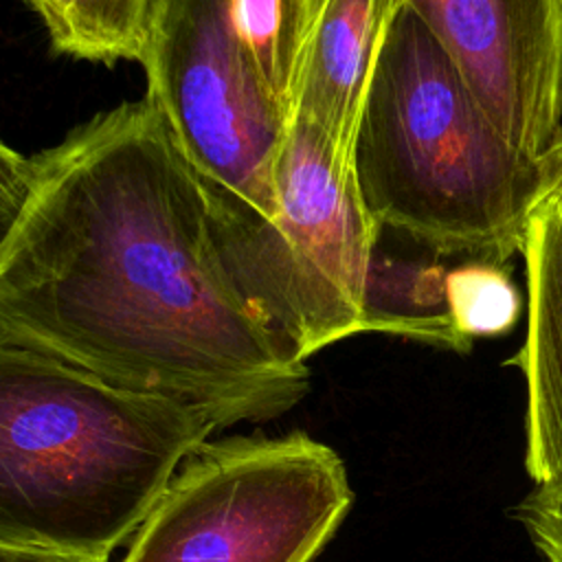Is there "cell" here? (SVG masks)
Here are the masks:
<instances>
[{
	"label": "cell",
	"mask_w": 562,
	"mask_h": 562,
	"mask_svg": "<svg viewBox=\"0 0 562 562\" xmlns=\"http://www.w3.org/2000/svg\"><path fill=\"white\" fill-rule=\"evenodd\" d=\"M0 345L204 411L270 422L310 369L255 316L215 246L206 189L149 99L53 147H0Z\"/></svg>",
	"instance_id": "1"
},
{
	"label": "cell",
	"mask_w": 562,
	"mask_h": 562,
	"mask_svg": "<svg viewBox=\"0 0 562 562\" xmlns=\"http://www.w3.org/2000/svg\"><path fill=\"white\" fill-rule=\"evenodd\" d=\"M215 430L200 408L0 345V544L110 560Z\"/></svg>",
	"instance_id": "2"
},
{
	"label": "cell",
	"mask_w": 562,
	"mask_h": 562,
	"mask_svg": "<svg viewBox=\"0 0 562 562\" xmlns=\"http://www.w3.org/2000/svg\"><path fill=\"white\" fill-rule=\"evenodd\" d=\"M353 173L380 228L443 257L522 252L536 160L490 121L428 26L402 7L364 97Z\"/></svg>",
	"instance_id": "3"
},
{
	"label": "cell",
	"mask_w": 562,
	"mask_h": 562,
	"mask_svg": "<svg viewBox=\"0 0 562 562\" xmlns=\"http://www.w3.org/2000/svg\"><path fill=\"white\" fill-rule=\"evenodd\" d=\"M204 189L228 274L294 358L305 362L362 331L364 281L382 228L353 169L314 125L290 121L277 162L274 217L206 180Z\"/></svg>",
	"instance_id": "4"
},
{
	"label": "cell",
	"mask_w": 562,
	"mask_h": 562,
	"mask_svg": "<svg viewBox=\"0 0 562 562\" xmlns=\"http://www.w3.org/2000/svg\"><path fill=\"white\" fill-rule=\"evenodd\" d=\"M351 505L345 461L305 430L209 439L121 562H314Z\"/></svg>",
	"instance_id": "5"
},
{
	"label": "cell",
	"mask_w": 562,
	"mask_h": 562,
	"mask_svg": "<svg viewBox=\"0 0 562 562\" xmlns=\"http://www.w3.org/2000/svg\"><path fill=\"white\" fill-rule=\"evenodd\" d=\"M138 64L147 77L145 99L193 169L274 217L277 162L290 121L252 66L233 0H151Z\"/></svg>",
	"instance_id": "6"
},
{
	"label": "cell",
	"mask_w": 562,
	"mask_h": 562,
	"mask_svg": "<svg viewBox=\"0 0 562 562\" xmlns=\"http://www.w3.org/2000/svg\"><path fill=\"white\" fill-rule=\"evenodd\" d=\"M522 154L562 130V0H404Z\"/></svg>",
	"instance_id": "7"
},
{
	"label": "cell",
	"mask_w": 562,
	"mask_h": 562,
	"mask_svg": "<svg viewBox=\"0 0 562 562\" xmlns=\"http://www.w3.org/2000/svg\"><path fill=\"white\" fill-rule=\"evenodd\" d=\"M404 0H310L294 119L314 125L353 169L364 97Z\"/></svg>",
	"instance_id": "8"
},
{
	"label": "cell",
	"mask_w": 562,
	"mask_h": 562,
	"mask_svg": "<svg viewBox=\"0 0 562 562\" xmlns=\"http://www.w3.org/2000/svg\"><path fill=\"white\" fill-rule=\"evenodd\" d=\"M527 331L509 364L525 378V470L562 485V213H533L525 246Z\"/></svg>",
	"instance_id": "9"
},
{
	"label": "cell",
	"mask_w": 562,
	"mask_h": 562,
	"mask_svg": "<svg viewBox=\"0 0 562 562\" xmlns=\"http://www.w3.org/2000/svg\"><path fill=\"white\" fill-rule=\"evenodd\" d=\"M448 270L432 257L402 259L375 248L362 294V331L402 336L468 353L472 342L452 318Z\"/></svg>",
	"instance_id": "10"
},
{
	"label": "cell",
	"mask_w": 562,
	"mask_h": 562,
	"mask_svg": "<svg viewBox=\"0 0 562 562\" xmlns=\"http://www.w3.org/2000/svg\"><path fill=\"white\" fill-rule=\"evenodd\" d=\"M61 55L116 64L140 61L151 0H24Z\"/></svg>",
	"instance_id": "11"
},
{
	"label": "cell",
	"mask_w": 562,
	"mask_h": 562,
	"mask_svg": "<svg viewBox=\"0 0 562 562\" xmlns=\"http://www.w3.org/2000/svg\"><path fill=\"white\" fill-rule=\"evenodd\" d=\"M310 0H233L252 66L281 114L292 121L307 42Z\"/></svg>",
	"instance_id": "12"
},
{
	"label": "cell",
	"mask_w": 562,
	"mask_h": 562,
	"mask_svg": "<svg viewBox=\"0 0 562 562\" xmlns=\"http://www.w3.org/2000/svg\"><path fill=\"white\" fill-rule=\"evenodd\" d=\"M448 296L452 318L470 342L507 334L522 310L505 263L487 259H463L450 268Z\"/></svg>",
	"instance_id": "13"
},
{
	"label": "cell",
	"mask_w": 562,
	"mask_h": 562,
	"mask_svg": "<svg viewBox=\"0 0 562 562\" xmlns=\"http://www.w3.org/2000/svg\"><path fill=\"white\" fill-rule=\"evenodd\" d=\"M516 518L547 562H562V485H536L518 503Z\"/></svg>",
	"instance_id": "14"
},
{
	"label": "cell",
	"mask_w": 562,
	"mask_h": 562,
	"mask_svg": "<svg viewBox=\"0 0 562 562\" xmlns=\"http://www.w3.org/2000/svg\"><path fill=\"white\" fill-rule=\"evenodd\" d=\"M536 195L533 213H562V130L549 143V147L536 158Z\"/></svg>",
	"instance_id": "15"
},
{
	"label": "cell",
	"mask_w": 562,
	"mask_h": 562,
	"mask_svg": "<svg viewBox=\"0 0 562 562\" xmlns=\"http://www.w3.org/2000/svg\"><path fill=\"white\" fill-rule=\"evenodd\" d=\"M0 562H108L97 558H83L50 549H37V547H9L0 544Z\"/></svg>",
	"instance_id": "16"
}]
</instances>
